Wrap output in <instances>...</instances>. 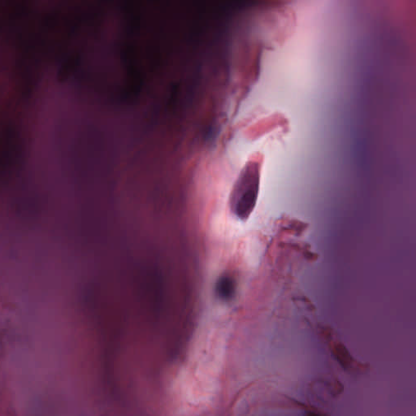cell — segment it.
<instances>
[{
    "label": "cell",
    "instance_id": "cell-1",
    "mask_svg": "<svg viewBox=\"0 0 416 416\" xmlns=\"http://www.w3.org/2000/svg\"><path fill=\"white\" fill-rule=\"evenodd\" d=\"M259 166L258 163H249L239 182L240 213L247 215L251 210L256 199L259 187Z\"/></svg>",
    "mask_w": 416,
    "mask_h": 416
},
{
    "label": "cell",
    "instance_id": "cell-2",
    "mask_svg": "<svg viewBox=\"0 0 416 416\" xmlns=\"http://www.w3.org/2000/svg\"><path fill=\"white\" fill-rule=\"evenodd\" d=\"M75 64V59L69 58L63 63L61 68L59 69L58 79L63 81L68 78L71 71L73 70V66Z\"/></svg>",
    "mask_w": 416,
    "mask_h": 416
},
{
    "label": "cell",
    "instance_id": "cell-3",
    "mask_svg": "<svg viewBox=\"0 0 416 416\" xmlns=\"http://www.w3.org/2000/svg\"><path fill=\"white\" fill-rule=\"evenodd\" d=\"M308 416H319L318 415L314 414V413H310V414H308Z\"/></svg>",
    "mask_w": 416,
    "mask_h": 416
}]
</instances>
